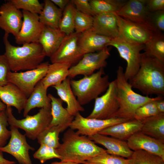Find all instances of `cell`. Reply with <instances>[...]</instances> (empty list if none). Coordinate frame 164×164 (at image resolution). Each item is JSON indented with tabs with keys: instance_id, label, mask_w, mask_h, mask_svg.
Instances as JSON below:
<instances>
[{
	"instance_id": "obj_1",
	"label": "cell",
	"mask_w": 164,
	"mask_h": 164,
	"mask_svg": "<svg viewBox=\"0 0 164 164\" xmlns=\"http://www.w3.org/2000/svg\"><path fill=\"white\" fill-rule=\"evenodd\" d=\"M139 70L128 82L132 88L146 96L164 95V63L156 58L141 53Z\"/></svg>"
},
{
	"instance_id": "obj_2",
	"label": "cell",
	"mask_w": 164,
	"mask_h": 164,
	"mask_svg": "<svg viewBox=\"0 0 164 164\" xmlns=\"http://www.w3.org/2000/svg\"><path fill=\"white\" fill-rule=\"evenodd\" d=\"M62 141L56 149L62 161L85 164L87 161L106 152L88 136L79 135L70 128L64 133Z\"/></svg>"
},
{
	"instance_id": "obj_3",
	"label": "cell",
	"mask_w": 164,
	"mask_h": 164,
	"mask_svg": "<svg viewBox=\"0 0 164 164\" xmlns=\"http://www.w3.org/2000/svg\"><path fill=\"white\" fill-rule=\"evenodd\" d=\"M9 35L5 33L3 37L5 46L3 54L11 71L17 72L33 69L43 62L46 56L42 46L38 42L24 43L21 46H16L9 42Z\"/></svg>"
},
{
	"instance_id": "obj_4",
	"label": "cell",
	"mask_w": 164,
	"mask_h": 164,
	"mask_svg": "<svg viewBox=\"0 0 164 164\" xmlns=\"http://www.w3.org/2000/svg\"><path fill=\"white\" fill-rule=\"evenodd\" d=\"M116 82L117 99L119 108L114 117L134 119L136 110L148 102L157 99L158 96L151 98L144 96L135 92L125 79L123 67L119 66L116 71Z\"/></svg>"
},
{
	"instance_id": "obj_5",
	"label": "cell",
	"mask_w": 164,
	"mask_h": 164,
	"mask_svg": "<svg viewBox=\"0 0 164 164\" xmlns=\"http://www.w3.org/2000/svg\"><path fill=\"white\" fill-rule=\"evenodd\" d=\"M104 68L78 80H70L73 91L81 105L87 104L106 91L109 85V77Z\"/></svg>"
},
{
	"instance_id": "obj_6",
	"label": "cell",
	"mask_w": 164,
	"mask_h": 164,
	"mask_svg": "<svg viewBox=\"0 0 164 164\" xmlns=\"http://www.w3.org/2000/svg\"><path fill=\"white\" fill-rule=\"evenodd\" d=\"M10 126L23 130L25 135L34 140L49 125L52 119L51 108H41L36 114L27 115L25 118L18 119L12 114V107L7 106L5 110Z\"/></svg>"
},
{
	"instance_id": "obj_7",
	"label": "cell",
	"mask_w": 164,
	"mask_h": 164,
	"mask_svg": "<svg viewBox=\"0 0 164 164\" xmlns=\"http://www.w3.org/2000/svg\"><path fill=\"white\" fill-rule=\"evenodd\" d=\"M108 46L115 48L121 57L126 61L127 65L124 73L126 79L128 81L139 69L141 58L140 52L144 50V45L128 41L119 36L112 39Z\"/></svg>"
},
{
	"instance_id": "obj_8",
	"label": "cell",
	"mask_w": 164,
	"mask_h": 164,
	"mask_svg": "<svg viewBox=\"0 0 164 164\" xmlns=\"http://www.w3.org/2000/svg\"><path fill=\"white\" fill-rule=\"evenodd\" d=\"M49 63H42L36 68L25 72L10 71L7 76L8 82L17 87L28 97L37 84L46 76Z\"/></svg>"
},
{
	"instance_id": "obj_9",
	"label": "cell",
	"mask_w": 164,
	"mask_h": 164,
	"mask_svg": "<svg viewBox=\"0 0 164 164\" xmlns=\"http://www.w3.org/2000/svg\"><path fill=\"white\" fill-rule=\"evenodd\" d=\"M110 55L107 47L95 52L84 54L76 64L70 67L68 77L73 78L78 75H92L96 70L106 67V60Z\"/></svg>"
},
{
	"instance_id": "obj_10",
	"label": "cell",
	"mask_w": 164,
	"mask_h": 164,
	"mask_svg": "<svg viewBox=\"0 0 164 164\" xmlns=\"http://www.w3.org/2000/svg\"><path fill=\"white\" fill-rule=\"evenodd\" d=\"M95 100L93 110L87 118L101 119L114 118L119 108L115 80L110 82L104 94Z\"/></svg>"
},
{
	"instance_id": "obj_11",
	"label": "cell",
	"mask_w": 164,
	"mask_h": 164,
	"mask_svg": "<svg viewBox=\"0 0 164 164\" xmlns=\"http://www.w3.org/2000/svg\"><path fill=\"white\" fill-rule=\"evenodd\" d=\"M128 120L117 117L107 119L85 118L79 112L74 116L69 128L77 130L76 132L79 135L89 136L98 133L108 127Z\"/></svg>"
},
{
	"instance_id": "obj_12",
	"label": "cell",
	"mask_w": 164,
	"mask_h": 164,
	"mask_svg": "<svg viewBox=\"0 0 164 164\" xmlns=\"http://www.w3.org/2000/svg\"><path fill=\"white\" fill-rule=\"evenodd\" d=\"M80 34L74 32L66 35L57 50L50 57L51 63H65L72 65L81 59L84 54L78 45Z\"/></svg>"
},
{
	"instance_id": "obj_13",
	"label": "cell",
	"mask_w": 164,
	"mask_h": 164,
	"mask_svg": "<svg viewBox=\"0 0 164 164\" xmlns=\"http://www.w3.org/2000/svg\"><path fill=\"white\" fill-rule=\"evenodd\" d=\"M11 135L8 143L0 148L3 152L12 155L19 164H33L29 154L30 150L34 151V148L27 142L26 135L22 134L18 128L10 126Z\"/></svg>"
},
{
	"instance_id": "obj_14",
	"label": "cell",
	"mask_w": 164,
	"mask_h": 164,
	"mask_svg": "<svg viewBox=\"0 0 164 164\" xmlns=\"http://www.w3.org/2000/svg\"><path fill=\"white\" fill-rule=\"evenodd\" d=\"M116 14L120 36L128 41L144 45L154 34L159 33Z\"/></svg>"
},
{
	"instance_id": "obj_15",
	"label": "cell",
	"mask_w": 164,
	"mask_h": 164,
	"mask_svg": "<svg viewBox=\"0 0 164 164\" xmlns=\"http://www.w3.org/2000/svg\"><path fill=\"white\" fill-rule=\"evenodd\" d=\"M23 22L21 28L15 37V43L19 45L38 42L45 26L39 21V15L22 10Z\"/></svg>"
},
{
	"instance_id": "obj_16",
	"label": "cell",
	"mask_w": 164,
	"mask_h": 164,
	"mask_svg": "<svg viewBox=\"0 0 164 164\" xmlns=\"http://www.w3.org/2000/svg\"><path fill=\"white\" fill-rule=\"evenodd\" d=\"M126 19L143 25L152 31L156 32L150 22V13L147 9L146 0H130L115 12Z\"/></svg>"
},
{
	"instance_id": "obj_17",
	"label": "cell",
	"mask_w": 164,
	"mask_h": 164,
	"mask_svg": "<svg viewBox=\"0 0 164 164\" xmlns=\"http://www.w3.org/2000/svg\"><path fill=\"white\" fill-rule=\"evenodd\" d=\"M23 22L22 12L9 0L0 6V28L5 33L15 37L19 32Z\"/></svg>"
},
{
	"instance_id": "obj_18",
	"label": "cell",
	"mask_w": 164,
	"mask_h": 164,
	"mask_svg": "<svg viewBox=\"0 0 164 164\" xmlns=\"http://www.w3.org/2000/svg\"><path fill=\"white\" fill-rule=\"evenodd\" d=\"M127 142L132 150H144L164 159V143L141 131L132 135L127 139Z\"/></svg>"
},
{
	"instance_id": "obj_19",
	"label": "cell",
	"mask_w": 164,
	"mask_h": 164,
	"mask_svg": "<svg viewBox=\"0 0 164 164\" xmlns=\"http://www.w3.org/2000/svg\"><path fill=\"white\" fill-rule=\"evenodd\" d=\"M88 137L95 143L104 146L108 154L129 159L133 152L125 141L99 133Z\"/></svg>"
},
{
	"instance_id": "obj_20",
	"label": "cell",
	"mask_w": 164,
	"mask_h": 164,
	"mask_svg": "<svg viewBox=\"0 0 164 164\" xmlns=\"http://www.w3.org/2000/svg\"><path fill=\"white\" fill-rule=\"evenodd\" d=\"M91 29L98 34L112 39L120 36L115 12L104 13L94 16Z\"/></svg>"
},
{
	"instance_id": "obj_21",
	"label": "cell",
	"mask_w": 164,
	"mask_h": 164,
	"mask_svg": "<svg viewBox=\"0 0 164 164\" xmlns=\"http://www.w3.org/2000/svg\"><path fill=\"white\" fill-rule=\"evenodd\" d=\"M112 39L96 33L91 28L80 34L78 45L84 55L98 51L107 47Z\"/></svg>"
},
{
	"instance_id": "obj_22",
	"label": "cell",
	"mask_w": 164,
	"mask_h": 164,
	"mask_svg": "<svg viewBox=\"0 0 164 164\" xmlns=\"http://www.w3.org/2000/svg\"><path fill=\"white\" fill-rule=\"evenodd\" d=\"M51 100V121L48 126H58L62 132L69 127L74 116L70 114L63 106L62 101L50 94H48Z\"/></svg>"
},
{
	"instance_id": "obj_23",
	"label": "cell",
	"mask_w": 164,
	"mask_h": 164,
	"mask_svg": "<svg viewBox=\"0 0 164 164\" xmlns=\"http://www.w3.org/2000/svg\"><path fill=\"white\" fill-rule=\"evenodd\" d=\"M28 97L11 83L0 86V99L7 106L14 107L20 113L24 109Z\"/></svg>"
},
{
	"instance_id": "obj_24",
	"label": "cell",
	"mask_w": 164,
	"mask_h": 164,
	"mask_svg": "<svg viewBox=\"0 0 164 164\" xmlns=\"http://www.w3.org/2000/svg\"><path fill=\"white\" fill-rule=\"evenodd\" d=\"M66 35L59 28L45 26L38 40L46 56L50 57L57 50Z\"/></svg>"
},
{
	"instance_id": "obj_25",
	"label": "cell",
	"mask_w": 164,
	"mask_h": 164,
	"mask_svg": "<svg viewBox=\"0 0 164 164\" xmlns=\"http://www.w3.org/2000/svg\"><path fill=\"white\" fill-rule=\"evenodd\" d=\"M142 126L141 121L134 119L111 126L98 133L126 141L133 134L140 131Z\"/></svg>"
},
{
	"instance_id": "obj_26",
	"label": "cell",
	"mask_w": 164,
	"mask_h": 164,
	"mask_svg": "<svg viewBox=\"0 0 164 164\" xmlns=\"http://www.w3.org/2000/svg\"><path fill=\"white\" fill-rule=\"evenodd\" d=\"M70 80L69 77H67L61 84L53 87L56 90L60 98L66 103V109L68 111L75 116L78 113L84 111V109L80 104L73 91Z\"/></svg>"
},
{
	"instance_id": "obj_27",
	"label": "cell",
	"mask_w": 164,
	"mask_h": 164,
	"mask_svg": "<svg viewBox=\"0 0 164 164\" xmlns=\"http://www.w3.org/2000/svg\"><path fill=\"white\" fill-rule=\"evenodd\" d=\"M47 90L41 80L37 84L27 99L23 109L24 117L35 108H51V100L47 94Z\"/></svg>"
},
{
	"instance_id": "obj_28",
	"label": "cell",
	"mask_w": 164,
	"mask_h": 164,
	"mask_svg": "<svg viewBox=\"0 0 164 164\" xmlns=\"http://www.w3.org/2000/svg\"><path fill=\"white\" fill-rule=\"evenodd\" d=\"M71 64L68 63H54L49 64L45 77L41 80L47 89L50 87L61 84L67 77Z\"/></svg>"
},
{
	"instance_id": "obj_29",
	"label": "cell",
	"mask_w": 164,
	"mask_h": 164,
	"mask_svg": "<svg viewBox=\"0 0 164 164\" xmlns=\"http://www.w3.org/2000/svg\"><path fill=\"white\" fill-rule=\"evenodd\" d=\"M140 121L142 125L141 132L164 143V113Z\"/></svg>"
},
{
	"instance_id": "obj_30",
	"label": "cell",
	"mask_w": 164,
	"mask_h": 164,
	"mask_svg": "<svg viewBox=\"0 0 164 164\" xmlns=\"http://www.w3.org/2000/svg\"><path fill=\"white\" fill-rule=\"evenodd\" d=\"M44 2L43 10L39 15V21L46 26L59 28L63 11L51 0Z\"/></svg>"
},
{
	"instance_id": "obj_31",
	"label": "cell",
	"mask_w": 164,
	"mask_h": 164,
	"mask_svg": "<svg viewBox=\"0 0 164 164\" xmlns=\"http://www.w3.org/2000/svg\"><path fill=\"white\" fill-rule=\"evenodd\" d=\"M125 0H90L94 16L104 13L116 12L126 3Z\"/></svg>"
},
{
	"instance_id": "obj_32",
	"label": "cell",
	"mask_w": 164,
	"mask_h": 164,
	"mask_svg": "<svg viewBox=\"0 0 164 164\" xmlns=\"http://www.w3.org/2000/svg\"><path fill=\"white\" fill-rule=\"evenodd\" d=\"M144 45V53L164 63V36L162 32L155 33Z\"/></svg>"
},
{
	"instance_id": "obj_33",
	"label": "cell",
	"mask_w": 164,
	"mask_h": 164,
	"mask_svg": "<svg viewBox=\"0 0 164 164\" xmlns=\"http://www.w3.org/2000/svg\"><path fill=\"white\" fill-rule=\"evenodd\" d=\"M61 132V129L58 126H48L38 136V142L40 145L57 149L61 144L59 141V135Z\"/></svg>"
},
{
	"instance_id": "obj_34",
	"label": "cell",
	"mask_w": 164,
	"mask_h": 164,
	"mask_svg": "<svg viewBox=\"0 0 164 164\" xmlns=\"http://www.w3.org/2000/svg\"><path fill=\"white\" fill-rule=\"evenodd\" d=\"M76 11L75 7L71 0L63 11L59 28L66 35L74 32V21Z\"/></svg>"
},
{
	"instance_id": "obj_35",
	"label": "cell",
	"mask_w": 164,
	"mask_h": 164,
	"mask_svg": "<svg viewBox=\"0 0 164 164\" xmlns=\"http://www.w3.org/2000/svg\"><path fill=\"white\" fill-rule=\"evenodd\" d=\"M128 164H164L160 157L143 150L133 151Z\"/></svg>"
},
{
	"instance_id": "obj_36",
	"label": "cell",
	"mask_w": 164,
	"mask_h": 164,
	"mask_svg": "<svg viewBox=\"0 0 164 164\" xmlns=\"http://www.w3.org/2000/svg\"><path fill=\"white\" fill-rule=\"evenodd\" d=\"M128 159L111 155L106 152L94 157L86 162V163L94 164H128Z\"/></svg>"
},
{
	"instance_id": "obj_37",
	"label": "cell",
	"mask_w": 164,
	"mask_h": 164,
	"mask_svg": "<svg viewBox=\"0 0 164 164\" xmlns=\"http://www.w3.org/2000/svg\"><path fill=\"white\" fill-rule=\"evenodd\" d=\"M94 16L77 11L75 13L74 21V32L80 34L92 28Z\"/></svg>"
},
{
	"instance_id": "obj_38",
	"label": "cell",
	"mask_w": 164,
	"mask_h": 164,
	"mask_svg": "<svg viewBox=\"0 0 164 164\" xmlns=\"http://www.w3.org/2000/svg\"><path fill=\"white\" fill-rule=\"evenodd\" d=\"M160 96H158L156 100L147 103L138 108L135 111L134 119L140 121L159 114L156 107L155 101Z\"/></svg>"
},
{
	"instance_id": "obj_39",
	"label": "cell",
	"mask_w": 164,
	"mask_h": 164,
	"mask_svg": "<svg viewBox=\"0 0 164 164\" xmlns=\"http://www.w3.org/2000/svg\"><path fill=\"white\" fill-rule=\"evenodd\" d=\"M10 1L19 9H22L32 13L38 14L41 12L43 5L38 0H10Z\"/></svg>"
},
{
	"instance_id": "obj_40",
	"label": "cell",
	"mask_w": 164,
	"mask_h": 164,
	"mask_svg": "<svg viewBox=\"0 0 164 164\" xmlns=\"http://www.w3.org/2000/svg\"><path fill=\"white\" fill-rule=\"evenodd\" d=\"M34 158L39 160L41 164L50 159L57 158L60 159V157L55 149L44 145H41L39 149L33 155Z\"/></svg>"
},
{
	"instance_id": "obj_41",
	"label": "cell",
	"mask_w": 164,
	"mask_h": 164,
	"mask_svg": "<svg viewBox=\"0 0 164 164\" xmlns=\"http://www.w3.org/2000/svg\"><path fill=\"white\" fill-rule=\"evenodd\" d=\"M9 125L5 110L0 112V148L5 145L10 138L11 131L7 128Z\"/></svg>"
},
{
	"instance_id": "obj_42",
	"label": "cell",
	"mask_w": 164,
	"mask_h": 164,
	"mask_svg": "<svg viewBox=\"0 0 164 164\" xmlns=\"http://www.w3.org/2000/svg\"><path fill=\"white\" fill-rule=\"evenodd\" d=\"M149 19L151 26L156 32L164 31V10L150 12Z\"/></svg>"
},
{
	"instance_id": "obj_43",
	"label": "cell",
	"mask_w": 164,
	"mask_h": 164,
	"mask_svg": "<svg viewBox=\"0 0 164 164\" xmlns=\"http://www.w3.org/2000/svg\"><path fill=\"white\" fill-rule=\"evenodd\" d=\"M10 71L9 64L4 54H0V86L8 83L7 76Z\"/></svg>"
},
{
	"instance_id": "obj_44",
	"label": "cell",
	"mask_w": 164,
	"mask_h": 164,
	"mask_svg": "<svg viewBox=\"0 0 164 164\" xmlns=\"http://www.w3.org/2000/svg\"><path fill=\"white\" fill-rule=\"evenodd\" d=\"M76 10L84 13L94 16L92 9L88 0H71Z\"/></svg>"
},
{
	"instance_id": "obj_45",
	"label": "cell",
	"mask_w": 164,
	"mask_h": 164,
	"mask_svg": "<svg viewBox=\"0 0 164 164\" xmlns=\"http://www.w3.org/2000/svg\"><path fill=\"white\" fill-rule=\"evenodd\" d=\"M146 5L150 12L164 10V0H146Z\"/></svg>"
},
{
	"instance_id": "obj_46",
	"label": "cell",
	"mask_w": 164,
	"mask_h": 164,
	"mask_svg": "<svg viewBox=\"0 0 164 164\" xmlns=\"http://www.w3.org/2000/svg\"><path fill=\"white\" fill-rule=\"evenodd\" d=\"M155 104L159 113H164V99L163 96H160L155 101Z\"/></svg>"
},
{
	"instance_id": "obj_47",
	"label": "cell",
	"mask_w": 164,
	"mask_h": 164,
	"mask_svg": "<svg viewBox=\"0 0 164 164\" xmlns=\"http://www.w3.org/2000/svg\"><path fill=\"white\" fill-rule=\"evenodd\" d=\"M51 1L62 11L70 1L69 0H51Z\"/></svg>"
},
{
	"instance_id": "obj_48",
	"label": "cell",
	"mask_w": 164,
	"mask_h": 164,
	"mask_svg": "<svg viewBox=\"0 0 164 164\" xmlns=\"http://www.w3.org/2000/svg\"><path fill=\"white\" fill-rule=\"evenodd\" d=\"M16 162L5 159L3 157V152L0 150V164H15Z\"/></svg>"
},
{
	"instance_id": "obj_49",
	"label": "cell",
	"mask_w": 164,
	"mask_h": 164,
	"mask_svg": "<svg viewBox=\"0 0 164 164\" xmlns=\"http://www.w3.org/2000/svg\"><path fill=\"white\" fill-rule=\"evenodd\" d=\"M50 164H81L76 162L70 161H60V162H54Z\"/></svg>"
},
{
	"instance_id": "obj_50",
	"label": "cell",
	"mask_w": 164,
	"mask_h": 164,
	"mask_svg": "<svg viewBox=\"0 0 164 164\" xmlns=\"http://www.w3.org/2000/svg\"><path fill=\"white\" fill-rule=\"evenodd\" d=\"M6 108V105L0 99V112L5 111Z\"/></svg>"
},
{
	"instance_id": "obj_51",
	"label": "cell",
	"mask_w": 164,
	"mask_h": 164,
	"mask_svg": "<svg viewBox=\"0 0 164 164\" xmlns=\"http://www.w3.org/2000/svg\"><path fill=\"white\" fill-rule=\"evenodd\" d=\"M93 164V163H86V164Z\"/></svg>"
}]
</instances>
